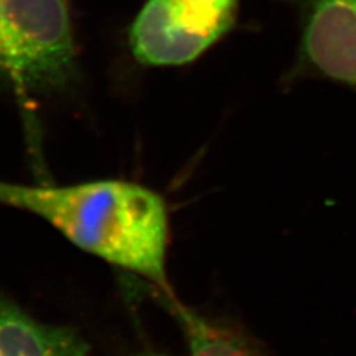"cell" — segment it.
Segmentation results:
<instances>
[{"label":"cell","mask_w":356,"mask_h":356,"mask_svg":"<svg viewBox=\"0 0 356 356\" xmlns=\"http://www.w3.org/2000/svg\"><path fill=\"white\" fill-rule=\"evenodd\" d=\"M0 204L38 216L77 248L174 296L166 267L170 214L152 188L124 180L58 187L0 181Z\"/></svg>","instance_id":"6da1fadb"},{"label":"cell","mask_w":356,"mask_h":356,"mask_svg":"<svg viewBox=\"0 0 356 356\" xmlns=\"http://www.w3.org/2000/svg\"><path fill=\"white\" fill-rule=\"evenodd\" d=\"M76 76L67 0H0V83L26 98L61 92Z\"/></svg>","instance_id":"7a4b0ae2"},{"label":"cell","mask_w":356,"mask_h":356,"mask_svg":"<svg viewBox=\"0 0 356 356\" xmlns=\"http://www.w3.org/2000/svg\"><path fill=\"white\" fill-rule=\"evenodd\" d=\"M239 0H147L129 30V48L147 67H181L225 38Z\"/></svg>","instance_id":"3957f363"},{"label":"cell","mask_w":356,"mask_h":356,"mask_svg":"<svg viewBox=\"0 0 356 356\" xmlns=\"http://www.w3.org/2000/svg\"><path fill=\"white\" fill-rule=\"evenodd\" d=\"M298 17V60L356 92V0H282Z\"/></svg>","instance_id":"277c9868"},{"label":"cell","mask_w":356,"mask_h":356,"mask_svg":"<svg viewBox=\"0 0 356 356\" xmlns=\"http://www.w3.org/2000/svg\"><path fill=\"white\" fill-rule=\"evenodd\" d=\"M79 331L40 322L14 300L0 296V356H88Z\"/></svg>","instance_id":"5b68a950"},{"label":"cell","mask_w":356,"mask_h":356,"mask_svg":"<svg viewBox=\"0 0 356 356\" xmlns=\"http://www.w3.org/2000/svg\"><path fill=\"white\" fill-rule=\"evenodd\" d=\"M170 302V309L174 310L180 321L187 339V353L184 356H260L254 346L239 334L233 332L222 325L208 321L196 312L180 305L175 297L162 296ZM140 356H174L158 350L144 352Z\"/></svg>","instance_id":"8992f818"}]
</instances>
